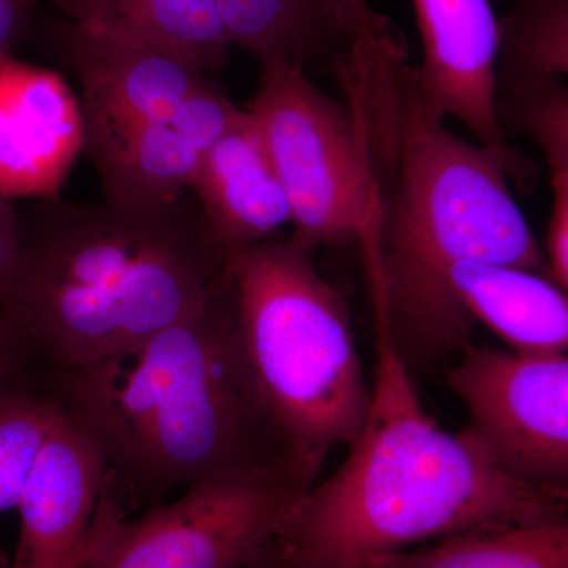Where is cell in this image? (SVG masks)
I'll list each match as a JSON object with an SVG mask.
<instances>
[{"label": "cell", "mask_w": 568, "mask_h": 568, "mask_svg": "<svg viewBox=\"0 0 568 568\" xmlns=\"http://www.w3.org/2000/svg\"><path fill=\"white\" fill-rule=\"evenodd\" d=\"M335 73L372 182L358 244L373 313L414 369L467 346L474 323L446 282L452 265L548 274L547 253L511 194L514 168L429 111L395 32L355 36Z\"/></svg>", "instance_id": "6da1fadb"}, {"label": "cell", "mask_w": 568, "mask_h": 568, "mask_svg": "<svg viewBox=\"0 0 568 568\" xmlns=\"http://www.w3.org/2000/svg\"><path fill=\"white\" fill-rule=\"evenodd\" d=\"M50 390L91 433L111 487L133 504L156 506L173 491L237 470H310L265 413L239 345L226 282L178 323L52 376Z\"/></svg>", "instance_id": "7a4b0ae2"}, {"label": "cell", "mask_w": 568, "mask_h": 568, "mask_svg": "<svg viewBox=\"0 0 568 568\" xmlns=\"http://www.w3.org/2000/svg\"><path fill=\"white\" fill-rule=\"evenodd\" d=\"M376 324L368 414L346 457L313 485L282 540L365 568L446 540L555 517L568 500L511 476L467 429L426 413L413 366Z\"/></svg>", "instance_id": "3957f363"}, {"label": "cell", "mask_w": 568, "mask_h": 568, "mask_svg": "<svg viewBox=\"0 0 568 568\" xmlns=\"http://www.w3.org/2000/svg\"><path fill=\"white\" fill-rule=\"evenodd\" d=\"M226 282L200 207L33 201L3 313L51 375L102 361L196 312Z\"/></svg>", "instance_id": "277c9868"}, {"label": "cell", "mask_w": 568, "mask_h": 568, "mask_svg": "<svg viewBox=\"0 0 568 568\" xmlns=\"http://www.w3.org/2000/svg\"><path fill=\"white\" fill-rule=\"evenodd\" d=\"M226 286L265 413L317 476L354 443L372 396L345 297L293 235L227 252Z\"/></svg>", "instance_id": "5b68a950"}, {"label": "cell", "mask_w": 568, "mask_h": 568, "mask_svg": "<svg viewBox=\"0 0 568 568\" xmlns=\"http://www.w3.org/2000/svg\"><path fill=\"white\" fill-rule=\"evenodd\" d=\"M315 484L301 466L237 470L197 481L134 519L106 485L82 568L245 567L283 537Z\"/></svg>", "instance_id": "8992f818"}, {"label": "cell", "mask_w": 568, "mask_h": 568, "mask_svg": "<svg viewBox=\"0 0 568 568\" xmlns=\"http://www.w3.org/2000/svg\"><path fill=\"white\" fill-rule=\"evenodd\" d=\"M248 111L293 212L295 241L306 248L361 242L372 182L345 103L328 99L304 65L261 63Z\"/></svg>", "instance_id": "52a82bcc"}, {"label": "cell", "mask_w": 568, "mask_h": 568, "mask_svg": "<svg viewBox=\"0 0 568 568\" xmlns=\"http://www.w3.org/2000/svg\"><path fill=\"white\" fill-rule=\"evenodd\" d=\"M462 353L447 384L467 432L511 476L568 500V353Z\"/></svg>", "instance_id": "ba28073f"}, {"label": "cell", "mask_w": 568, "mask_h": 568, "mask_svg": "<svg viewBox=\"0 0 568 568\" xmlns=\"http://www.w3.org/2000/svg\"><path fill=\"white\" fill-rule=\"evenodd\" d=\"M48 47L80 85L88 155L151 119L178 110L211 84L200 67L171 52L93 36L62 21Z\"/></svg>", "instance_id": "9c48e42d"}, {"label": "cell", "mask_w": 568, "mask_h": 568, "mask_svg": "<svg viewBox=\"0 0 568 568\" xmlns=\"http://www.w3.org/2000/svg\"><path fill=\"white\" fill-rule=\"evenodd\" d=\"M424 43L417 69L426 106L455 119L521 174L499 114L500 26L489 0H413Z\"/></svg>", "instance_id": "30bf717a"}, {"label": "cell", "mask_w": 568, "mask_h": 568, "mask_svg": "<svg viewBox=\"0 0 568 568\" xmlns=\"http://www.w3.org/2000/svg\"><path fill=\"white\" fill-rule=\"evenodd\" d=\"M242 114L244 110L207 84L171 114L141 123L92 153L104 203L132 211L181 203L193 189L204 156Z\"/></svg>", "instance_id": "8fae6325"}, {"label": "cell", "mask_w": 568, "mask_h": 568, "mask_svg": "<svg viewBox=\"0 0 568 568\" xmlns=\"http://www.w3.org/2000/svg\"><path fill=\"white\" fill-rule=\"evenodd\" d=\"M85 149L81 100L58 71L0 54V194L58 200Z\"/></svg>", "instance_id": "7c38bea8"}, {"label": "cell", "mask_w": 568, "mask_h": 568, "mask_svg": "<svg viewBox=\"0 0 568 568\" xmlns=\"http://www.w3.org/2000/svg\"><path fill=\"white\" fill-rule=\"evenodd\" d=\"M108 480L99 444L63 409L33 459L18 500L20 540L10 568H82L85 540Z\"/></svg>", "instance_id": "4fadbf2b"}, {"label": "cell", "mask_w": 568, "mask_h": 568, "mask_svg": "<svg viewBox=\"0 0 568 568\" xmlns=\"http://www.w3.org/2000/svg\"><path fill=\"white\" fill-rule=\"evenodd\" d=\"M192 190L205 230L224 253L271 241L293 222L283 183L246 110L204 156Z\"/></svg>", "instance_id": "5bb4252c"}, {"label": "cell", "mask_w": 568, "mask_h": 568, "mask_svg": "<svg viewBox=\"0 0 568 568\" xmlns=\"http://www.w3.org/2000/svg\"><path fill=\"white\" fill-rule=\"evenodd\" d=\"M446 282L474 324L517 353H568V291L541 272L515 265L458 263Z\"/></svg>", "instance_id": "9a60e30c"}, {"label": "cell", "mask_w": 568, "mask_h": 568, "mask_svg": "<svg viewBox=\"0 0 568 568\" xmlns=\"http://www.w3.org/2000/svg\"><path fill=\"white\" fill-rule=\"evenodd\" d=\"M51 2L82 31L168 51L204 71L220 69L233 47L213 0Z\"/></svg>", "instance_id": "2e32d148"}, {"label": "cell", "mask_w": 568, "mask_h": 568, "mask_svg": "<svg viewBox=\"0 0 568 568\" xmlns=\"http://www.w3.org/2000/svg\"><path fill=\"white\" fill-rule=\"evenodd\" d=\"M233 44L261 63L343 58L355 33L334 0H213Z\"/></svg>", "instance_id": "e0dca14e"}, {"label": "cell", "mask_w": 568, "mask_h": 568, "mask_svg": "<svg viewBox=\"0 0 568 568\" xmlns=\"http://www.w3.org/2000/svg\"><path fill=\"white\" fill-rule=\"evenodd\" d=\"M365 568H568V510L446 538L373 560Z\"/></svg>", "instance_id": "ac0fdd59"}, {"label": "cell", "mask_w": 568, "mask_h": 568, "mask_svg": "<svg viewBox=\"0 0 568 568\" xmlns=\"http://www.w3.org/2000/svg\"><path fill=\"white\" fill-rule=\"evenodd\" d=\"M499 26V78L568 77V0H518Z\"/></svg>", "instance_id": "d6986e66"}, {"label": "cell", "mask_w": 568, "mask_h": 568, "mask_svg": "<svg viewBox=\"0 0 568 568\" xmlns=\"http://www.w3.org/2000/svg\"><path fill=\"white\" fill-rule=\"evenodd\" d=\"M62 410L51 390L28 392L0 406V515L17 510L33 459Z\"/></svg>", "instance_id": "ffe728a7"}, {"label": "cell", "mask_w": 568, "mask_h": 568, "mask_svg": "<svg viewBox=\"0 0 568 568\" xmlns=\"http://www.w3.org/2000/svg\"><path fill=\"white\" fill-rule=\"evenodd\" d=\"M499 114L530 138L545 160L568 166V84L560 78H500Z\"/></svg>", "instance_id": "44dd1931"}, {"label": "cell", "mask_w": 568, "mask_h": 568, "mask_svg": "<svg viewBox=\"0 0 568 568\" xmlns=\"http://www.w3.org/2000/svg\"><path fill=\"white\" fill-rule=\"evenodd\" d=\"M51 377L28 336L0 312V406L28 392L50 390Z\"/></svg>", "instance_id": "7402d4cb"}, {"label": "cell", "mask_w": 568, "mask_h": 568, "mask_svg": "<svg viewBox=\"0 0 568 568\" xmlns=\"http://www.w3.org/2000/svg\"><path fill=\"white\" fill-rule=\"evenodd\" d=\"M20 244V209L14 201L0 194V310L6 302L7 291Z\"/></svg>", "instance_id": "603a6c76"}, {"label": "cell", "mask_w": 568, "mask_h": 568, "mask_svg": "<svg viewBox=\"0 0 568 568\" xmlns=\"http://www.w3.org/2000/svg\"><path fill=\"white\" fill-rule=\"evenodd\" d=\"M242 568H361L342 562V560L324 558L301 551L284 544L282 538L265 548L257 558Z\"/></svg>", "instance_id": "cb8c5ba5"}, {"label": "cell", "mask_w": 568, "mask_h": 568, "mask_svg": "<svg viewBox=\"0 0 568 568\" xmlns=\"http://www.w3.org/2000/svg\"><path fill=\"white\" fill-rule=\"evenodd\" d=\"M41 0H0V54H13L32 24Z\"/></svg>", "instance_id": "d4e9b609"}, {"label": "cell", "mask_w": 568, "mask_h": 568, "mask_svg": "<svg viewBox=\"0 0 568 568\" xmlns=\"http://www.w3.org/2000/svg\"><path fill=\"white\" fill-rule=\"evenodd\" d=\"M334 2L349 22L355 36H379L394 29L386 18L372 9L369 0H334Z\"/></svg>", "instance_id": "484cf974"}, {"label": "cell", "mask_w": 568, "mask_h": 568, "mask_svg": "<svg viewBox=\"0 0 568 568\" xmlns=\"http://www.w3.org/2000/svg\"><path fill=\"white\" fill-rule=\"evenodd\" d=\"M548 274L568 291V223L552 216L547 241Z\"/></svg>", "instance_id": "4316f807"}, {"label": "cell", "mask_w": 568, "mask_h": 568, "mask_svg": "<svg viewBox=\"0 0 568 568\" xmlns=\"http://www.w3.org/2000/svg\"><path fill=\"white\" fill-rule=\"evenodd\" d=\"M555 211L552 216L568 223V166L558 160H547Z\"/></svg>", "instance_id": "83f0119b"}]
</instances>
